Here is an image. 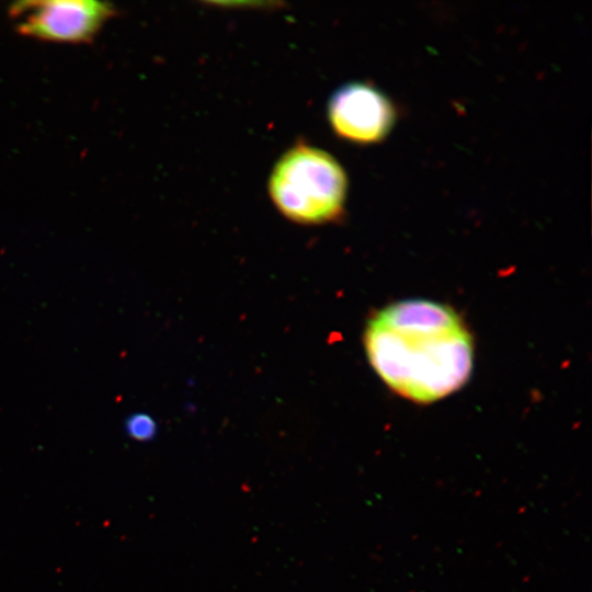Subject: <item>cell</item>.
<instances>
[{"mask_svg":"<svg viewBox=\"0 0 592 592\" xmlns=\"http://www.w3.org/2000/svg\"><path fill=\"white\" fill-rule=\"evenodd\" d=\"M125 430L130 439L147 442L156 436L157 423L151 415L144 412H136L125 421Z\"/></svg>","mask_w":592,"mask_h":592,"instance_id":"obj_5","label":"cell"},{"mask_svg":"<svg viewBox=\"0 0 592 592\" xmlns=\"http://www.w3.org/2000/svg\"><path fill=\"white\" fill-rule=\"evenodd\" d=\"M367 358L396 394L418 403L463 387L473 371L471 335L451 307L405 299L376 312L364 330Z\"/></svg>","mask_w":592,"mask_h":592,"instance_id":"obj_1","label":"cell"},{"mask_svg":"<svg viewBox=\"0 0 592 592\" xmlns=\"http://www.w3.org/2000/svg\"><path fill=\"white\" fill-rule=\"evenodd\" d=\"M346 187L341 164L304 141L284 152L269 180L270 197L278 212L304 225L337 220L344 210Z\"/></svg>","mask_w":592,"mask_h":592,"instance_id":"obj_2","label":"cell"},{"mask_svg":"<svg viewBox=\"0 0 592 592\" xmlns=\"http://www.w3.org/2000/svg\"><path fill=\"white\" fill-rule=\"evenodd\" d=\"M328 116L339 137L369 144L388 134L395 121V111L379 90L366 83L352 82L332 94Z\"/></svg>","mask_w":592,"mask_h":592,"instance_id":"obj_4","label":"cell"},{"mask_svg":"<svg viewBox=\"0 0 592 592\" xmlns=\"http://www.w3.org/2000/svg\"><path fill=\"white\" fill-rule=\"evenodd\" d=\"M115 13L112 3L94 0L18 1L9 8L21 35L69 44L90 43Z\"/></svg>","mask_w":592,"mask_h":592,"instance_id":"obj_3","label":"cell"}]
</instances>
